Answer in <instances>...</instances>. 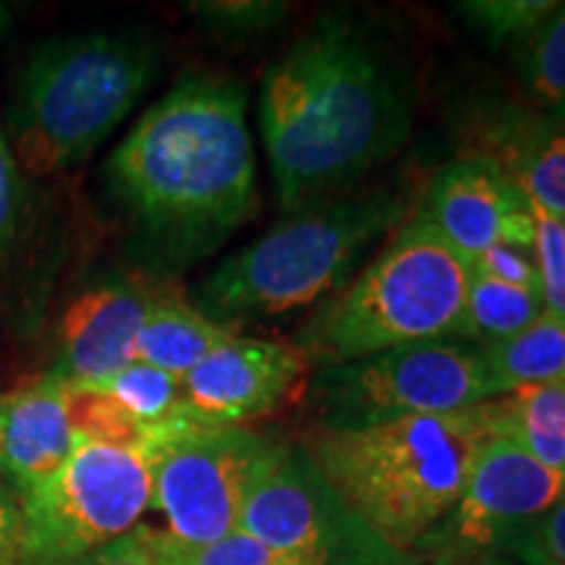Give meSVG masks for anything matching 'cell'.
I'll use <instances>...</instances> for the list:
<instances>
[{"label":"cell","mask_w":565,"mask_h":565,"mask_svg":"<svg viewBox=\"0 0 565 565\" xmlns=\"http://www.w3.org/2000/svg\"><path fill=\"white\" fill-rule=\"evenodd\" d=\"M259 124L280 207L328 202L406 145L412 68L374 21L328 13L265 71Z\"/></svg>","instance_id":"obj_1"},{"label":"cell","mask_w":565,"mask_h":565,"mask_svg":"<svg viewBox=\"0 0 565 565\" xmlns=\"http://www.w3.org/2000/svg\"><path fill=\"white\" fill-rule=\"evenodd\" d=\"M105 179L147 270L173 275L210 257L257 207L242 84L183 79L116 147Z\"/></svg>","instance_id":"obj_2"},{"label":"cell","mask_w":565,"mask_h":565,"mask_svg":"<svg viewBox=\"0 0 565 565\" xmlns=\"http://www.w3.org/2000/svg\"><path fill=\"white\" fill-rule=\"evenodd\" d=\"M487 437L490 424L479 404L364 429L312 427L299 443L372 532L414 553L454 511Z\"/></svg>","instance_id":"obj_3"},{"label":"cell","mask_w":565,"mask_h":565,"mask_svg":"<svg viewBox=\"0 0 565 565\" xmlns=\"http://www.w3.org/2000/svg\"><path fill=\"white\" fill-rule=\"evenodd\" d=\"M408 212L404 186H372L296 212L215 267L192 307L236 335L249 322L280 320L343 288L366 246Z\"/></svg>","instance_id":"obj_4"},{"label":"cell","mask_w":565,"mask_h":565,"mask_svg":"<svg viewBox=\"0 0 565 565\" xmlns=\"http://www.w3.org/2000/svg\"><path fill=\"white\" fill-rule=\"evenodd\" d=\"M471 265L416 215L351 286L294 333L309 366H330L414 343L475 341Z\"/></svg>","instance_id":"obj_5"},{"label":"cell","mask_w":565,"mask_h":565,"mask_svg":"<svg viewBox=\"0 0 565 565\" xmlns=\"http://www.w3.org/2000/svg\"><path fill=\"white\" fill-rule=\"evenodd\" d=\"M160 66L141 32H87L40 45L19 71L9 147L19 171L51 179L82 166L129 116Z\"/></svg>","instance_id":"obj_6"},{"label":"cell","mask_w":565,"mask_h":565,"mask_svg":"<svg viewBox=\"0 0 565 565\" xmlns=\"http://www.w3.org/2000/svg\"><path fill=\"white\" fill-rule=\"evenodd\" d=\"M303 387L315 427L322 429H364L406 416L456 414L505 393L482 349L448 341L317 366Z\"/></svg>","instance_id":"obj_7"},{"label":"cell","mask_w":565,"mask_h":565,"mask_svg":"<svg viewBox=\"0 0 565 565\" xmlns=\"http://www.w3.org/2000/svg\"><path fill=\"white\" fill-rule=\"evenodd\" d=\"M152 505L147 448L79 440L38 492L19 500V565H71L139 526Z\"/></svg>","instance_id":"obj_8"},{"label":"cell","mask_w":565,"mask_h":565,"mask_svg":"<svg viewBox=\"0 0 565 565\" xmlns=\"http://www.w3.org/2000/svg\"><path fill=\"white\" fill-rule=\"evenodd\" d=\"M238 529L280 565H422L338 498L301 443H273L246 490Z\"/></svg>","instance_id":"obj_9"},{"label":"cell","mask_w":565,"mask_h":565,"mask_svg":"<svg viewBox=\"0 0 565 565\" xmlns=\"http://www.w3.org/2000/svg\"><path fill=\"white\" fill-rule=\"evenodd\" d=\"M273 440L244 427L181 419L147 440L152 508L183 545H210L236 532L242 505Z\"/></svg>","instance_id":"obj_10"},{"label":"cell","mask_w":565,"mask_h":565,"mask_svg":"<svg viewBox=\"0 0 565 565\" xmlns=\"http://www.w3.org/2000/svg\"><path fill=\"white\" fill-rule=\"evenodd\" d=\"M565 498V475L540 463L508 437H487L461 498L416 545L433 565H466L500 555L515 534Z\"/></svg>","instance_id":"obj_11"},{"label":"cell","mask_w":565,"mask_h":565,"mask_svg":"<svg viewBox=\"0 0 565 565\" xmlns=\"http://www.w3.org/2000/svg\"><path fill=\"white\" fill-rule=\"evenodd\" d=\"M307 374L309 362L291 343L231 335L183 374V401L194 419L242 427L286 404Z\"/></svg>","instance_id":"obj_12"},{"label":"cell","mask_w":565,"mask_h":565,"mask_svg":"<svg viewBox=\"0 0 565 565\" xmlns=\"http://www.w3.org/2000/svg\"><path fill=\"white\" fill-rule=\"evenodd\" d=\"M419 215L469 265L494 244L534 252L532 204L490 162H448L429 183Z\"/></svg>","instance_id":"obj_13"},{"label":"cell","mask_w":565,"mask_h":565,"mask_svg":"<svg viewBox=\"0 0 565 565\" xmlns=\"http://www.w3.org/2000/svg\"><path fill=\"white\" fill-rule=\"evenodd\" d=\"M463 158L490 162L529 202L565 217V121L519 103H482L463 118Z\"/></svg>","instance_id":"obj_14"},{"label":"cell","mask_w":565,"mask_h":565,"mask_svg":"<svg viewBox=\"0 0 565 565\" xmlns=\"http://www.w3.org/2000/svg\"><path fill=\"white\" fill-rule=\"evenodd\" d=\"M162 291L134 280L92 286L68 303L55 341V370L71 385H100L137 362V335Z\"/></svg>","instance_id":"obj_15"},{"label":"cell","mask_w":565,"mask_h":565,"mask_svg":"<svg viewBox=\"0 0 565 565\" xmlns=\"http://www.w3.org/2000/svg\"><path fill=\"white\" fill-rule=\"evenodd\" d=\"M76 443L68 383L58 374L0 393V477L17 503L55 477Z\"/></svg>","instance_id":"obj_16"},{"label":"cell","mask_w":565,"mask_h":565,"mask_svg":"<svg viewBox=\"0 0 565 565\" xmlns=\"http://www.w3.org/2000/svg\"><path fill=\"white\" fill-rule=\"evenodd\" d=\"M482 406L490 435L508 437L540 463L565 475V380L513 387Z\"/></svg>","instance_id":"obj_17"},{"label":"cell","mask_w":565,"mask_h":565,"mask_svg":"<svg viewBox=\"0 0 565 565\" xmlns=\"http://www.w3.org/2000/svg\"><path fill=\"white\" fill-rule=\"evenodd\" d=\"M231 335L228 330L217 328L215 322L196 312L192 303L162 291L141 324L134 356L137 362L183 377Z\"/></svg>","instance_id":"obj_18"},{"label":"cell","mask_w":565,"mask_h":565,"mask_svg":"<svg viewBox=\"0 0 565 565\" xmlns=\"http://www.w3.org/2000/svg\"><path fill=\"white\" fill-rule=\"evenodd\" d=\"M482 353L505 393L565 380V317L542 312L521 333L482 345Z\"/></svg>","instance_id":"obj_19"},{"label":"cell","mask_w":565,"mask_h":565,"mask_svg":"<svg viewBox=\"0 0 565 565\" xmlns=\"http://www.w3.org/2000/svg\"><path fill=\"white\" fill-rule=\"evenodd\" d=\"M515 79L529 108L550 113L565 110V3L513 47Z\"/></svg>","instance_id":"obj_20"},{"label":"cell","mask_w":565,"mask_h":565,"mask_svg":"<svg viewBox=\"0 0 565 565\" xmlns=\"http://www.w3.org/2000/svg\"><path fill=\"white\" fill-rule=\"evenodd\" d=\"M97 387L131 416L147 435L171 427L181 419H194L183 401L181 377L145 362H131Z\"/></svg>","instance_id":"obj_21"},{"label":"cell","mask_w":565,"mask_h":565,"mask_svg":"<svg viewBox=\"0 0 565 565\" xmlns=\"http://www.w3.org/2000/svg\"><path fill=\"white\" fill-rule=\"evenodd\" d=\"M542 315V296L505 286L471 270L469 324L471 338L482 345L505 341L529 328Z\"/></svg>","instance_id":"obj_22"},{"label":"cell","mask_w":565,"mask_h":565,"mask_svg":"<svg viewBox=\"0 0 565 565\" xmlns=\"http://www.w3.org/2000/svg\"><path fill=\"white\" fill-rule=\"evenodd\" d=\"M553 0H466L456 3L458 17L490 45H519L555 11Z\"/></svg>","instance_id":"obj_23"},{"label":"cell","mask_w":565,"mask_h":565,"mask_svg":"<svg viewBox=\"0 0 565 565\" xmlns=\"http://www.w3.org/2000/svg\"><path fill=\"white\" fill-rule=\"evenodd\" d=\"M160 553L166 565H280V557L242 529L210 545H183L160 532Z\"/></svg>","instance_id":"obj_24"},{"label":"cell","mask_w":565,"mask_h":565,"mask_svg":"<svg viewBox=\"0 0 565 565\" xmlns=\"http://www.w3.org/2000/svg\"><path fill=\"white\" fill-rule=\"evenodd\" d=\"M532 204V202H529ZM534 259L542 280V307L550 315L565 317V238L561 217L532 204Z\"/></svg>","instance_id":"obj_25"},{"label":"cell","mask_w":565,"mask_h":565,"mask_svg":"<svg viewBox=\"0 0 565 565\" xmlns=\"http://www.w3.org/2000/svg\"><path fill=\"white\" fill-rule=\"evenodd\" d=\"M194 17H200L212 32L228 38H252L267 32L286 19V3H263V0H236V3H194Z\"/></svg>","instance_id":"obj_26"},{"label":"cell","mask_w":565,"mask_h":565,"mask_svg":"<svg viewBox=\"0 0 565 565\" xmlns=\"http://www.w3.org/2000/svg\"><path fill=\"white\" fill-rule=\"evenodd\" d=\"M503 557L519 565H565V498L508 542Z\"/></svg>","instance_id":"obj_27"},{"label":"cell","mask_w":565,"mask_h":565,"mask_svg":"<svg viewBox=\"0 0 565 565\" xmlns=\"http://www.w3.org/2000/svg\"><path fill=\"white\" fill-rule=\"evenodd\" d=\"M471 270L487 278L505 282V286L521 288V291L542 296V280L536 270V259L532 252L519 249L511 244H494L490 249L479 254L471 263Z\"/></svg>","instance_id":"obj_28"},{"label":"cell","mask_w":565,"mask_h":565,"mask_svg":"<svg viewBox=\"0 0 565 565\" xmlns=\"http://www.w3.org/2000/svg\"><path fill=\"white\" fill-rule=\"evenodd\" d=\"M71 565H166L160 553V532L139 524L129 534Z\"/></svg>","instance_id":"obj_29"},{"label":"cell","mask_w":565,"mask_h":565,"mask_svg":"<svg viewBox=\"0 0 565 565\" xmlns=\"http://www.w3.org/2000/svg\"><path fill=\"white\" fill-rule=\"evenodd\" d=\"M21 171L13 158L9 139L0 134V254L17 236L19 207H21Z\"/></svg>","instance_id":"obj_30"},{"label":"cell","mask_w":565,"mask_h":565,"mask_svg":"<svg viewBox=\"0 0 565 565\" xmlns=\"http://www.w3.org/2000/svg\"><path fill=\"white\" fill-rule=\"evenodd\" d=\"M0 565H19V503L0 484Z\"/></svg>","instance_id":"obj_31"},{"label":"cell","mask_w":565,"mask_h":565,"mask_svg":"<svg viewBox=\"0 0 565 565\" xmlns=\"http://www.w3.org/2000/svg\"><path fill=\"white\" fill-rule=\"evenodd\" d=\"M466 565H519V563H513L511 557H503V555H490V557H482V561L466 563Z\"/></svg>","instance_id":"obj_32"},{"label":"cell","mask_w":565,"mask_h":565,"mask_svg":"<svg viewBox=\"0 0 565 565\" xmlns=\"http://www.w3.org/2000/svg\"><path fill=\"white\" fill-rule=\"evenodd\" d=\"M6 24H9V13H6V9H3V6H0V34H3V30H6Z\"/></svg>","instance_id":"obj_33"},{"label":"cell","mask_w":565,"mask_h":565,"mask_svg":"<svg viewBox=\"0 0 565 565\" xmlns=\"http://www.w3.org/2000/svg\"><path fill=\"white\" fill-rule=\"evenodd\" d=\"M561 228H563V238H565V217H561Z\"/></svg>","instance_id":"obj_34"},{"label":"cell","mask_w":565,"mask_h":565,"mask_svg":"<svg viewBox=\"0 0 565 565\" xmlns=\"http://www.w3.org/2000/svg\"><path fill=\"white\" fill-rule=\"evenodd\" d=\"M557 118H563V121H565V110H563V113H557Z\"/></svg>","instance_id":"obj_35"}]
</instances>
